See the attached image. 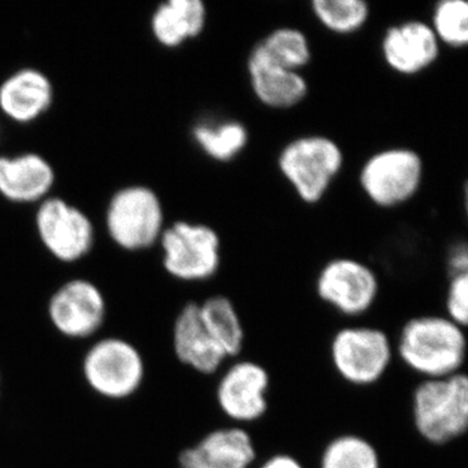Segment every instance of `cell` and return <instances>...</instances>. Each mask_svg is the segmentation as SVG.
Wrapping results in <instances>:
<instances>
[{
	"instance_id": "7c38bea8",
	"label": "cell",
	"mask_w": 468,
	"mask_h": 468,
	"mask_svg": "<svg viewBox=\"0 0 468 468\" xmlns=\"http://www.w3.org/2000/svg\"><path fill=\"white\" fill-rule=\"evenodd\" d=\"M258 461L260 452L250 431L221 424L181 449L176 464L177 468H254Z\"/></svg>"
},
{
	"instance_id": "d6986e66",
	"label": "cell",
	"mask_w": 468,
	"mask_h": 468,
	"mask_svg": "<svg viewBox=\"0 0 468 468\" xmlns=\"http://www.w3.org/2000/svg\"><path fill=\"white\" fill-rule=\"evenodd\" d=\"M51 101V82L36 69L20 70L0 86V109L15 122H32Z\"/></svg>"
},
{
	"instance_id": "5b68a950",
	"label": "cell",
	"mask_w": 468,
	"mask_h": 468,
	"mask_svg": "<svg viewBox=\"0 0 468 468\" xmlns=\"http://www.w3.org/2000/svg\"><path fill=\"white\" fill-rule=\"evenodd\" d=\"M344 151L334 138L307 134L285 144L277 167L298 198L306 205L322 202L343 171Z\"/></svg>"
},
{
	"instance_id": "ac0fdd59",
	"label": "cell",
	"mask_w": 468,
	"mask_h": 468,
	"mask_svg": "<svg viewBox=\"0 0 468 468\" xmlns=\"http://www.w3.org/2000/svg\"><path fill=\"white\" fill-rule=\"evenodd\" d=\"M207 20V7L202 0H169L154 12L151 30L165 48H180L201 36Z\"/></svg>"
},
{
	"instance_id": "277c9868",
	"label": "cell",
	"mask_w": 468,
	"mask_h": 468,
	"mask_svg": "<svg viewBox=\"0 0 468 468\" xmlns=\"http://www.w3.org/2000/svg\"><path fill=\"white\" fill-rule=\"evenodd\" d=\"M377 271L354 257H335L316 271L313 292L316 301L345 322L367 318L381 300Z\"/></svg>"
},
{
	"instance_id": "4fadbf2b",
	"label": "cell",
	"mask_w": 468,
	"mask_h": 468,
	"mask_svg": "<svg viewBox=\"0 0 468 468\" xmlns=\"http://www.w3.org/2000/svg\"><path fill=\"white\" fill-rule=\"evenodd\" d=\"M37 229L58 260L75 261L90 250L94 230L84 212L63 199L51 198L37 212Z\"/></svg>"
},
{
	"instance_id": "6da1fadb",
	"label": "cell",
	"mask_w": 468,
	"mask_h": 468,
	"mask_svg": "<svg viewBox=\"0 0 468 468\" xmlns=\"http://www.w3.org/2000/svg\"><path fill=\"white\" fill-rule=\"evenodd\" d=\"M393 340L397 365L418 380L457 374L467 359L466 329L446 315H410Z\"/></svg>"
},
{
	"instance_id": "44dd1931",
	"label": "cell",
	"mask_w": 468,
	"mask_h": 468,
	"mask_svg": "<svg viewBox=\"0 0 468 468\" xmlns=\"http://www.w3.org/2000/svg\"><path fill=\"white\" fill-rule=\"evenodd\" d=\"M316 468H384L377 443L356 432L331 437L319 452Z\"/></svg>"
},
{
	"instance_id": "9c48e42d",
	"label": "cell",
	"mask_w": 468,
	"mask_h": 468,
	"mask_svg": "<svg viewBox=\"0 0 468 468\" xmlns=\"http://www.w3.org/2000/svg\"><path fill=\"white\" fill-rule=\"evenodd\" d=\"M107 227L113 241L126 250L151 248L165 229L159 197L146 186L120 190L110 203Z\"/></svg>"
},
{
	"instance_id": "2e32d148",
	"label": "cell",
	"mask_w": 468,
	"mask_h": 468,
	"mask_svg": "<svg viewBox=\"0 0 468 468\" xmlns=\"http://www.w3.org/2000/svg\"><path fill=\"white\" fill-rule=\"evenodd\" d=\"M385 63L401 75H415L430 67L439 55V38L421 21L389 27L381 42Z\"/></svg>"
},
{
	"instance_id": "52a82bcc",
	"label": "cell",
	"mask_w": 468,
	"mask_h": 468,
	"mask_svg": "<svg viewBox=\"0 0 468 468\" xmlns=\"http://www.w3.org/2000/svg\"><path fill=\"white\" fill-rule=\"evenodd\" d=\"M272 378L266 366L249 356L228 360L215 378L214 399L227 424L251 428L270 412Z\"/></svg>"
},
{
	"instance_id": "603a6c76",
	"label": "cell",
	"mask_w": 468,
	"mask_h": 468,
	"mask_svg": "<svg viewBox=\"0 0 468 468\" xmlns=\"http://www.w3.org/2000/svg\"><path fill=\"white\" fill-rule=\"evenodd\" d=\"M258 46L271 60L297 72L309 66L313 58L309 38L297 27H277L258 42Z\"/></svg>"
},
{
	"instance_id": "8992f818",
	"label": "cell",
	"mask_w": 468,
	"mask_h": 468,
	"mask_svg": "<svg viewBox=\"0 0 468 468\" xmlns=\"http://www.w3.org/2000/svg\"><path fill=\"white\" fill-rule=\"evenodd\" d=\"M159 242L163 268L181 284L208 285L223 268L220 236L207 224L176 221L165 228Z\"/></svg>"
},
{
	"instance_id": "ffe728a7",
	"label": "cell",
	"mask_w": 468,
	"mask_h": 468,
	"mask_svg": "<svg viewBox=\"0 0 468 468\" xmlns=\"http://www.w3.org/2000/svg\"><path fill=\"white\" fill-rule=\"evenodd\" d=\"M54 171L42 156L26 154L0 158V193L14 202H34L48 194Z\"/></svg>"
},
{
	"instance_id": "484cf974",
	"label": "cell",
	"mask_w": 468,
	"mask_h": 468,
	"mask_svg": "<svg viewBox=\"0 0 468 468\" xmlns=\"http://www.w3.org/2000/svg\"><path fill=\"white\" fill-rule=\"evenodd\" d=\"M445 307L446 316L462 328H468V275L452 279Z\"/></svg>"
},
{
	"instance_id": "e0dca14e",
	"label": "cell",
	"mask_w": 468,
	"mask_h": 468,
	"mask_svg": "<svg viewBox=\"0 0 468 468\" xmlns=\"http://www.w3.org/2000/svg\"><path fill=\"white\" fill-rule=\"evenodd\" d=\"M203 324L228 359L243 356L248 343L246 326L236 302L223 292H209L198 301Z\"/></svg>"
},
{
	"instance_id": "83f0119b",
	"label": "cell",
	"mask_w": 468,
	"mask_h": 468,
	"mask_svg": "<svg viewBox=\"0 0 468 468\" xmlns=\"http://www.w3.org/2000/svg\"><path fill=\"white\" fill-rule=\"evenodd\" d=\"M449 272L452 279L468 275V243H460L449 254Z\"/></svg>"
},
{
	"instance_id": "7402d4cb",
	"label": "cell",
	"mask_w": 468,
	"mask_h": 468,
	"mask_svg": "<svg viewBox=\"0 0 468 468\" xmlns=\"http://www.w3.org/2000/svg\"><path fill=\"white\" fill-rule=\"evenodd\" d=\"M192 138L209 159L228 163L248 147L249 131L237 120L201 122L193 126Z\"/></svg>"
},
{
	"instance_id": "4316f807",
	"label": "cell",
	"mask_w": 468,
	"mask_h": 468,
	"mask_svg": "<svg viewBox=\"0 0 468 468\" xmlns=\"http://www.w3.org/2000/svg\"><path fill=\"white\" fill-rule=\"evenodd\" d=\"M254 468H306L303 462L291 452H277L258 461Z\"/></svg>"
},
{
	"instance_id": "f1b7e54d",
	"label": "cell",
	"mask_w": 468,
	"mask_h": 468,
	"mask_svg": "<svg viewBox=\"0 0 468 468\" xmlns=\"http://www.w3.org/2000/svg\"><path fill=\"white\" fill-rule=\"evenodd\" d=\"M464 203H466V211L468 217V183L466 184V186H464Z\"/></svg>"
},
{
	"instance_id": "3957f363",
	"label": "cell",
	"mask_w": 468,
	"mask_h": 468,
	"mask_svg": "<svg viewBox=\"0 0 468 468\" xmlns=\"http://www.w3.org/2000/svg\"><path fill=\"white\" fill-rule=\"evenodd\" d=\"M328 359L341 383L371 389L383 383L396 366L393 335L366 320L345 322L329 338Z\"/></svg>"
},
{
	"instance_id": "8fae6325",
	"label": "cell",
	"mask_w": 468,
	"mask_h": 468,
	"mask_svg": "<svg viewBox=\"0 0 468 468\" xmlns=\"http://www.w3.org/2000/svg\"><path fill=\"white\" fill-rule=\"evenodd\" d=\"M169 346L178 366L202 378L217 377L229 360L203 324L196 300L184 302L176 313Z\"/></svg>"
},
{
	"instance_id": "ba28073f",
	"label": "cell",
	"mask_w": 468,
	"mask_h": 468,
	"mask_svg": "<svg viewBox=\"0 0 468 468\" xmlns=\"http://www.w3.org/2000/svg\"><path fill=\"white\" fill-rule=\"evenodd\" d=\"M86 381L101 396L124 399L140 392L146 380L143 351L124 338H104L92 345L84 359Z\"/></svg>"
},
{
	"instance_id": "d4e9b609",
	"label": "cell",
	"mask_w": 468,
	"mask_h": 468,
	"mask_svg": "<svg viewBox=\"0 0 468 468\" xmlns=\"http://www.w3.org/2000/svg\"><path fill=\"white\" fill-rule=\"evenodd\" d=\"M433 32L437 38L462 48L468 45V2L445 0L439 3L433 15Z\"/></svg>"
},
{
	"instance_id": "9a60e30c",
	"label": "cell",
	"mask_w": 468,
	"mask_h": 468,
	"mask_svg": "<svg viewBox=\"0 0 468 468\" xmlns=\"http://www.w3.org/2000/svg\"><path fill=\"white\" fill-rule=\"evenodd\" d=\"M246 68L255 98L268 109H292L309 95L304 76L271 60L258 43L249 54Z\"/></svg>"
},
{
	"instance_id": "cb8c5ba5",
	"label": "cell",
	"mask_w": 468,
	"mask_h": 468,
	"mask_svg": "<svg viewBox=\"0 0 468 468\" xmlns=\"http://www.w3.org/2000/svg\"><path fill=\"white\" fill-rule=\"evenodd\" d=\"M311 12L329 32L347 36L363 29L371 9L365 0H314Z\"/></svg>"
},
{
	"instance_id": "5bb4252c",
	"label": "cell",
	"mask_w": 468,
	"mask_h": 468,
	"mask_svg": "<svg viewBox=\"0 0 468 468\" xmlns=\"http://www.w3.org/2000/svg\"><path fill=\"white\" fill-rule=\"evenodd\" d=\"M48 315L60 334L85 338L103 324L106 302L100 289L91 282L72 280L52 295Z\"/></svg>"
},
{
	"instance_id": "30bf717a",
	"label": "cell",
	"mask_w": 468,
	"mask_h": 468,
	"mask_svg": "<svg viewBox=\"0 0 468 468\" xmlns=\"http://www.w3.org/2000/svg\"><path fill=\"white\" fill-rule=\"evenodd\" d=\"M421 176L420 156L415 151L397 147L369 156L360 168L359 185L374 205L396 207L415 196Z\"/></svg>"
},
{
	"instance_id": "7a4b0ae2",
	"label": "cell",
	"mask_w": 468,
	"mask_h": 468,
	"mask_svg": "<svg viewBox=\"0 0 468 468\" xmlns=\"http://www.w3.org/2000/svg\"><path fill=\"white\" fill-rule=\"evenodd\" d=\"M409 421L415 437L448 445L468 432V374L418 380L409 394Z\"/></svg>"
}]
</instances>
